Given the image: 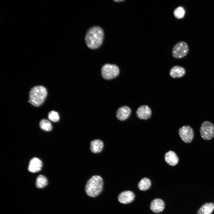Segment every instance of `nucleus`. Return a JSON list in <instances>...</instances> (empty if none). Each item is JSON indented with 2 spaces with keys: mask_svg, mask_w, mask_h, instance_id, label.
<instances>
[{
  "mask_svg": "<svg viewBox=\"0 0 214 214\" xmlns=\"http://www.w3.org/2000/svg\"><path fill=\"white\" fill-rule=\"evenodd\" d=\"M185 73V70L183 67L176 65L171 69L169 74L172 77L175 78L182 77Z\"/></svg>",
  "mask_w": 214,
  "mask_h": 214,
  "instance_id": "14",
  "label": "nucleus"
},
{
  "mask_svg": "<svg viewBox=\"0 0 214 214\" xmlns=\"http://www.w3.org/2000/svg\"><path fill=\"white\" fill-rule=\"evenodd\" d=\"M103 182L100 176L95 175L92 177L87 181L85 187L86 194L91 197L98 196L102 191Z\"/></svg>",
  "mask_w": 214,
  "mask_h": 214,
  "instance_id": "2",
  "label": "nucleus"
},
{
  "mask_svg": "<svg viewBox=\"0 0 214 214\" xmlns=\"http://www.w3.org/2000/svg\"><path fill=\"white\" fill-rule=\"evenodd\" d=\"M189 48L188 45L185 41H181L177 43L172 50L173 57L180 59L185 56L188 54Z\"/></svg>",
  "mask_w": 214,
  "mask_h": 214,
  "instance_id": "5",
  "label": "nucleus"
},
{
  "mask_svg": "<svg viewBox=\"0 0 214 214\" xmlns=\"http://www.w3.org/2000/svg\"><path fill=\"white\" fill-rule=\"evenodd\" d=\"M165 203L163 201L160 199H155L151 202L150 208L155 213H159L162 211L164 208Z\"/></svg>",
  "mask_w": 214,
  "mask_h": 214,
  "instance_id": "12",
  "label": "nucleus"
},
{
  "mask_svg": "<svg viewBox=\"0 0 214 214\" xmlns=\"http://www.w3.org/2000/svg\"><path fill=\"white\" fill-rule=\"evenodd\" d=\"M48 117L50 120L54 122H58L59 119V116L58 113L54 111H52L49 113Z\"/></svg>",
  "mask_w": 214,
  "mask_h": 214,
  "instance_id": "21",
  "label": "nucleus"
},
{
  "mask_svg": "<svg viewBox=\"0 0 214 214\" xmlns=\"http://www.w3.org/2000/svg\"><path fill=\"white\" fill-rule=\"evenodd\" d=\"M185 13V10L184 8L181 6L176 8L173 11L174 16L177 19H181L183 18Z\"/></svg>",
  "mask_w": 214,
  "mask_h": 214,
  "instance_id": "20",
  "label": "nucleus"
},
{
  "mask_svg": "<svg viewBox=\"0 0 214 214\" xmlns=\"http://www.w3.org/2000/svg\"><path fill=\"white\" fill-rule=\"evenodd\" d=\"M200 131L203 139L210 140L214 136V125L208 121H204L201 125Z\"/></svg>",
  "mask_w": 214,
  "mask_h": 214,
  "instance_id": "6",
  "label": "nucleus"
},
{
  "mask_svg": "<svg viewBox=\"0 0 214 214\" xmlns=\"http://www.w3.org/2000/svg\"><path fill=\"white\" fill-rule=\"evenodd\" d=\"M179 134L181 139L186 143H190L194 136L193 130L188 125H185L180 128L179 130Z\"/></svg>",
  "mask_w": 214,
  "mask_h": 214,
  "instance_id": "7",
  "label": "nucleus"
},
{
  "mask_svg": "<svg viewBox=\"0 0 214 214\" xmlns=\"http://www.w3.org/2000/svg\"><path fill=\"white\" fill-rule=\"evenodd\" d=\"M101 75L106 80H110L117 76L119 73L118 67L114 64H106L101 68Z\"/></svg>",
  "mask_w": 214,
  "mask_h": 214,
  "instance_id": "4",
  "label": "nucleus"
},
{
  "mask_svg": "<svg viewBox=\"0 0 214 214\" xmlns=\"http://www.w3.org/2000/svg\"><path fill=\"white\" fill-rule=\"evenodd\" d=\"M103 142L100 139H95L92 141L90 144L91 151L95 153L100 152L103 147Z\"/></svg>",
  "mask_w": 214,
  "mask_h": 214,
  "instance_id": "15",
  "label": "nucleus"
},
{
  "mask_svg": "<svg viewBox=\"0 0 214 214\" xmlns=\"http://www.w3.org/2000/svg\"><path fill=\"white\" fill-rule=\"evenodd\" d=\"M42 165L41 160L37 158L34 157L30 160L28 170L31 172L36 173L41 170Z\"/></svg>",
  "mask_w": 214,
  "mask_h": 214,
  "instance_id": "10",
  "label": "nucleus"
},
{
  "mask_svg": "<svg viewBox=\"0 0 214 214\" xmlns=\"http://www.w3.org/2000/svg\"><path fill=\"white\" fill-rule=\"evenodd\" d=\"M104 37L103 29L98 26L91 27L87 31L85 39L87 47L92 49L99 48L102 44Z\"/></svg>",
  "mask_w": 214,
  "mask_h": 214,
  "instance_id": "1",
  "label": "nucleus"
},
{
  "mask_svg": "<svg viewBox=\"0 0 214 214\" xmlns=\"http://www.w3.org/2000/svg\"><path fill=\"white\" fill-rule=\"evenodd\" d=\"M135 197L134 193L130 191H126L121 192L118 196L119 201L123 204H127L132 202Z\"/></svg>",
  "mask_w": 214,
  "mask_h": 214,
  "instance_id": "8",
  "label": "nucleus"
},
{
  "mask_svg": "<svg viewBox=\"0 0 214 214\" xmlns=\"http://www.w3.org/2000/svg\"><path fill=\"white\" fill-rule=\"evenodd\" d=\"M47 94V91L45 87L40 85L35 86L29 92L28 101L32 106L39 107L44 102Z\"/></svg>",
  "mask_w": 214,
  "mask_h": 214,
  "instance_id": "3",
  "label": "nucleus"
},
{
  "mask_svg": "<svg viewBox=\"0 0 214 214\" xmlns=\"http://www.w3.org/2000/svg\"><path fill=\"white\" fill-rule=\"evenodd\" d=\"M124 1L125 0H114V1L117 2H122V1Z\"/></svg>",
  "mask_w": 214,
  "mask_h": 214,
  "instance_id": "22",
  "label": "nucleus"
},
{
  "mask_svg": "<svg viewBox=\"0 0 214 214\" xmlns=\"http://www.w3.org/2000/svg\"><path fill=\"white\" fill-rule=\"evenodd\" d=\"M48 184L46 177L43 175H39L37 178L36 182V186L39 188H43Z\"/></svg>",
  "mask_w": 214,
  "mask_h": 214,
  "instance_id": "18",
  "label": "nucleus"
},
{
  "mask_svg": "<svg viewBox=\"0 0 214 214\" xmlns=\"http://www.w3.org/2000/svg\"><path fill=\"white\" fill-rule=\"evenodd\" d=\"M165 160L166 163L171 166H174L178 163L179 158L174 151H169L166 153Z\"/></svg>",
  "mask_w": 214,
  "mask_h": 214,
  "instance_id": "13",
  "label": "nucleus"
},
{
  "mask_svg": "<svg viewBox=\"0 0 214 214\" xmlns=\"http://www.w3.org/2000/svg\"><path fill=\"white\" fill-rule=\"evenodd\" d=\"M136 114L139 119L147 120L150 117L151 115V111L148 106L142 105L138 108L136 111Z\"/></svg>",
  "mask_w": 214,
  "mask_h": 214,
  "instance_id": "9",
  "label": "nucleus"
},
{
  "mask_svg": "<svg viewBox=\"0 0 214 214\" xmlns=\"http://www.w3.org/2000/svg\"><path fill=\"white\" fill-rule=\"evenodd\" d=\"M40 126L42 130L47 131H51L52 128L51 123L48 120L46 119H43L40 121Z\"/></svg>",
  "mask_w": 214,
  "mask_h": 214,
  "instance_id": "19",
  "label": "nucleus"
},
{
  "mask_svg": "<svg viewBox=\"0 0 214 214\" xmlns=\"http://www.w3.org/2000/svg\"><path fill=\"white\" fill-rule=\"evenodd\" d=\"M214 210V203H206L202 205L197 212V214H211Z\"/></svg>",
  "mask_w": 214,
  "mask_h": 214,
  "instance_id": "16",
  "label": "nucleus"
},
{
  "mask_svg": "<svg viewBox=\"0 0 214 214\" xmlns=\"http://www.w3.org/2000/svg\"><path fill=\"white\" fill-rule=\"evenodd\" d=\"M151 185L150 180L147 178H144L139 182L138 187L139 189L145 191L148 190Z\"/></svg>",
  "mask_w": 214,
  "mask_h": 214,
  "instance_id": "17",
  "label": "nucleus"
},
{
  "mask_svg": "<svg viewBox=\"0 0 214 214\" xmlns=\"http://www.w3.org/2000/svg\"><path fill=\"white\" fill-rule=\"evenodd\" d=\"M131 113V110L128 106H124L120 107L117 110L116 116L119 120L123 121L128 119Z\"/></svg>",
  "mask_w": 214,
  "mask_h": 214,
  "instance_id": "11",
  "label": "nucleus"
}]
</instances>
